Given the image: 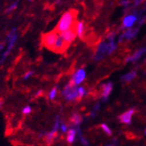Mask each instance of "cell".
<instances>
[{
    "instance_id": "obj_1",
    "label": "cell",
    "mask_w": 146,
    "mask_h": 146,
    "mask_svg": "<svg viewBox=\"0 0 146 146\" xmlns=\"http://www.w3.org/2000/svg\"><path fill=\"white\" fill-rule=\"evenodd\" d=\"M76 14H77V12L75 10H70L67 13H65L56 28V31L58 33H61L74 27L75 24V23Z\"/></svg>"
},
{
    "instance_id": "obj_2",
    "label": "cell",
    "mask_w": 146,
    "mask_h": 146,
    "mask_svg": "<svg viewBox=\"0 0 146 146\" xmlns=\"http://www.w3.org/2000/svg\"><path fill=\"white\" fill-rule=\"evenodd\" d=\"M59 36V33H58L57 31H50L48 33H46L42 36V44L44 45L48 49L52 51L54 48V46L57 42V39Z\"/></svg>"
},
{
    "instance_id": "obj_3",
    "label": "cell",
    "mask_w": 146,
    "mask_h": 146,
    "mask_svg": "<svg viewBox=\"0 0 146 146\" xmlns=\"http://www.w3.org/2000/svg\"><path fill=\"white\" fill-rule=\"evenodd\" d=\"M68 45H69V44L65 41L59 34L52 51H54V52H56V53H63L64 51H65L67 49Z\"/></svg>"
},
{
    "instance_id": "obj_4",
    "label": "cell",
    "mask_w": 146,
    "mask_h": 146,
    "mask_svg": "<svg viewBox=\"0 0 146 146\" xmlns=\"http://www.w3.org/2000/svg\"><path fill=\"white\" fill-rule=\"evenodd\" d=\"M60 36H62V38L67 41L68 44L72 43L73 41H74L75 39V36H76V30H75V25L69 29V30L65 31H63L61 33H59Z\"/></svg>"
},
{
    "instance_id": "obj_5",
    "label": "cell",
    "mask_w": 146,
    "mask_h": 146,
    "mask_svg": "<svg viewBox=\"0 0 146 146\" xmlns=\"http://www.w3.org/2000/svg\"><path fill=\"white\" fill-rule=\"evenodd\" d=\"M135 110L134 109H131L129 111H126L125 113L121 114L119 117H118V119L121 123H125V124H131V121H132V116L134 115L135 113Z\"/></svg>"
},
{
    "instance_id": "obj_6",
    "label": "cell",
    "mask_w": 146,
    "mask_h": 146,
    "mask_svg": "<svg viewBox=\"0 0 146 146\" xmlns=\"http://www.w3.org/2000/svg\"><path fill=\"white\" fill-rule=\"evenodd\" d=\"M101 88H102L101 96H102V98H103L104 100H107L108 96L110 94L112 89H113V85H112V83L108 82V83H106V84H104L103 86H102Z\"/></svg>"
},
{
    "instance_id": "obj_7",
    "label": "cell",
    "mask_w": 146,
    "mask_h": 146,
    "mask_svg": "<svg viewBox=\"0 0 146 146\" xmlns=\"http://www.w3.org/2000/svg\"><path fill=\"white\" fill-rule=\"evenodd\" d=\"M85 78V71L83 69H80L77 71H75L73 75V79L75 80V82L76 85H79L80 83H82L83 80Z\"/></svg>"
},
{
    "instance_id": "obj_8",
    "label": "cell",
    "mask_w": 146,
    "mask_h": 146,
    "mask_svg": "<svg viewBox=\"0 0 146 146\" xmlns=\"http://www.w3.org/2000/svg\"><path fill=\"white\" fill-rule=\"evenodd\" d=\"M136 20H137V17L135 15H128V16L125 17L123 20V27L124 28L132 27Z\"/></svg>"
},
{
    "instance_id": "obj_9",
    "label": "cell",
    "mask_w": 146,
    "mask_h": 146,
    "mask_svg": "<svg viewBox=\"0 0 146 146\" xmlns=\"http://www.w3.org/2000/svg\"><path fill=\"white\" fill-rule=\"evenodd\" d=\"M146 53V48H142L140 50H138L136 53H135V54L131 57H128L126 59V62H135L136 61H138L142 57V55Z\"/></svg>"
},
{
    "instance_id": "obj_10",
    "label": "cell",
    "mask_w": 146,
    "mask_h": 146,
    "mask_svg": "<svg viewBox=\"0 0 146 146\" xmlns=\"http://www.w3.org/2000/svg\"><path fill=\"white\" fill-rule=\"evenodd\" d=\"M138 33V29H129L127 30L125 33L122 35V38H133L137 35Z\"/></svg>"
},
{
    "instance_id": "obj_11",
    "label": "cell",
    "mask_w": 146,
    "mask_h": 146,
    "mask_svg": "<svg viewBox=\"0 0 146 146\" xmlns=\"http://www.w3.org/2000/svg\"><path fill=\"white\" fill-rule=\"evenodd\" d=\"M75 30H76V33L78 35L79 38H83V32H84V25L82 21H79L77 23L76 27H75Z\"/></svg>"
},
{
    "instance_id": "obj_12",
    "label": "cell",
    "mask_w": 146,
    "mask_h": 146,
    "mask_svg": "<svg viewBox=\"0 0 146 146\" xmlns=\"http://www.w3.org/2000/svg\"><path fill=\"white\" fill-rule=\"evenodd\" d=\"M76 135V131L75 129H69L68 132H67V140L69 143H72L73 142L75 141V137Z\"/></svg>"
},
{
    "instance_id": "obj_13",
    "label": "cell",
    "mask_w": 146,
    "mask_h": 146,
    "mask_svg": "<svg viewBox=\"0 0 146 146\" xmlns=\"http://www.w3.org/2000/svg\"><path fill=\"white\" fill-rule=\"evenodd\" d=\"M136 76V72L134 70V71H130L129 73H127V74H126L125 76L122 77V79L124 80V81L126 82H130L131 80L134 79Z\"/></svg>"
},
{
    "instance_id": "obj_14",
    "label": "cell",
    "mask_w": 146,
    "mask_h": 146,
    "mask_svg": "<svg viewBox=\"0 0 146 146\" xmlns=\"http://www.w3.org/2000/svg\"><path fill=\"white\" fill-rule=\"evenodd\" d=\"M82 120H83L82 116L79 114H74L70 119V121L73 124H75V125H79V124L82 122Z\"/></svg>"
},
{
    "instance_id": "obj_15",
    "label": "cell",
    "mask_w": 146,
    "mask_h": 146,
    "mask_svg": "<svg viewBox=\"0 0 146 146\" xmlns=\"http://www.w3.org/2000/svg\"><path fill=\"white\" fill-rule=\"evenodd\" d=\"M57 136V131H52V132H50V133H48L46 134V140L48 143H51L53 142V140L56 138Z\"/></svg>"
},
{
    "instance_id": "obj_16",
    "label": "cell",
    "mask_w": 146,
    "mask_h": 146,
    "mask_svg": "<svg viewBox=\"0 0 146 146\" xmlns=\"http://www.w3.org/2000/svg\"><path fill=\"white\" fill-rule=\"evenodd\" d=\"M100 127L102 128V130H103L108 135H112V132H111L110 128H109V127L106 125V124H101V125H100Z\"/></svg>"
},
{
    "instance_id": "obj_17",
    "label": "cell",
    "mask_w": 146,
    "mask_h": 146,
    "mask_svg": "<svg viewBox=\"0 0 146 146\" xmlns=\"http://www.w3.org/2000/svg\"><path fill=\"white\" fill-rule=\"evenodd\" d=\"M85 94V90L83 86H80L78 88V96H77V101H80L81 98Z\"/></svg>"
},
{
    "instance_id": "obj_18",
    "label": "cell",
    "mask_w": 146,
    "mask_h": 146,
    "mask_svg": "<svg viewBox=\"0 0 146 146\" xmlns=\"http://www.w3.org/2000/svg\"><path fill=\"white\" fill-rule=\"evenodd\" d=\"M57 89L56 88V87H54V88L49 92L48 97H49L50 100H53V99L56 97V96H57Z\"/></svg>"
},
{
    "instance_id": "obj_19",
    "label": "cell",
    "mask_w": 146,
    "mask_h": 146,
    "mask_svg": "<svg viewBox=\"0 0 146 146\" xmlns=\"http://www.w3.org/2000/svg\"><path fill=\"white\" fill-rule=\"evenodd\" d=\"M31 111H32V108H31L30 106H26V107H24V110H23V113H24V114H29Z\"/></svg>"
},
{
    "instance_id": "obj_20",
    "label": "cell",
    "mask_w": 146,
    "mask_h": 146,
    "mask_svg": "<svg viewBox=\"0 0 146 146\" xmlns=\"http://www.w3.org/2000/svg\"><path fill=\"white\" fill-rule=\"evenodd\" d=\"M16 6H17V4L16 3H14V4H13L8 9H7V12H11V11H13V10H14L16 8Z\"/></svg>"
},
{
    "instance_id": "obj_21",
    "label": "cell",
    "mask_w": 146,
    "mask_h": 146,
    "mask_svg": "<svg viewBox=\"0 0 146 146\" xmlns=\"http://www.w3.org/2000/svg\"><path fill=\"white\" fill-rule=\"evenodd\" d=\"M32 74H33V72H32V71H29V72H27L26 74L24 75V79H27V78H30V77H31Z\"/></svg>"
},
{
    "instance_id": "obj_22",
    "label": "cell",
    "mask_w": 146,
    "mask_h": 146,
    "mask_svg": "<svg viewBox=\"0 0 146 146\" xmlns=\"http://www.w3.org/2000/svg\"><path fill=\"white\" fill-rule=\"evenodd\" d=\"M61 130L63 131V132H67V125H61Z\"/></svg>"
},
{
    "instance_id": "obj_23",
    "label": "cell",
    "mask_w": 146,
    "mask_h": 146,
    "mask_svg": "<svg viewBox=\"0 0 146 146\" xmlns=\"http://www.w3.org/2000/svg\"><path fill=\"white\" fill-rule=\"evenodd\" d=\"M143 0H134V3H135V5H139Z\"/></svg>"
},
{
    "instance_id": "obj_24",
    "label": "cell",
    "mask_w": 146,
    "mask_h": 146,
    "mask_svg": "<svg viewBox=\"0 0 146 146\" xmlns=\"http://www.w3.org/2000/svg\"><path fill=\"white\" fill-rule=\"evenodd\" d=\"M124 5H128V4L130 3L129 1H127V0H123V1L121 2Z\"/></svg>"
},
{
    "instance_id": "obj_25",
    "label": "cell",
    "mask_w": 146,
    "mask_h": 146,
    "mask_svg": "<svg viewBox=\"0 0 146 146\" xmlns=\"http://www.w3.org/2000/svg\"><path fill=\"white\" fill-rule=\"evenodd\" d=\"M2 104H3V101H2V100H0V107L2 106Z\"/></svg>"
},
{
    "instance_id": "obj_26",
    "label": "cell",
    "mask_w": 146,
    "mask_h": 146,
    "mask_svg": "<svg viewBox=\"0 0 146 146\" xmlns=\"http://www.w3.org/2000/svg\"><path fill=\"white\" fill-rule=\"evenodd\" d=\"M3 47H4V46H3V45H0V50H1Z\"/></svg>"
},
{
    "instance_id": "obj_27",
    "label": "cell",
    "mask_w": 146,
    "mask_h": 146,
    "mask_svg": "<svg viewBox=\"0 0 146 146\" xmlns=\"http://www.w3.org/2000/svg\"><path fill=\"white\" fill-rule=\"evenodd\" d=\"M145 135H146V129H145Z\"/></svg>"
},
{
    "instance_id": "obj_28",
    "label": "cell",
    "mask_w": 146,
    "mask_h": 146,
    "mask_svg": "<svg viewBox=\"0 0 146 146\" xmlns=\"http://www.w3.org/2000/svg\"><path fill=\"white\" fill-rule=\"evenodd\" d=\"M29 1H32V0H29Z\"/></svg>"
}]
</instances>
